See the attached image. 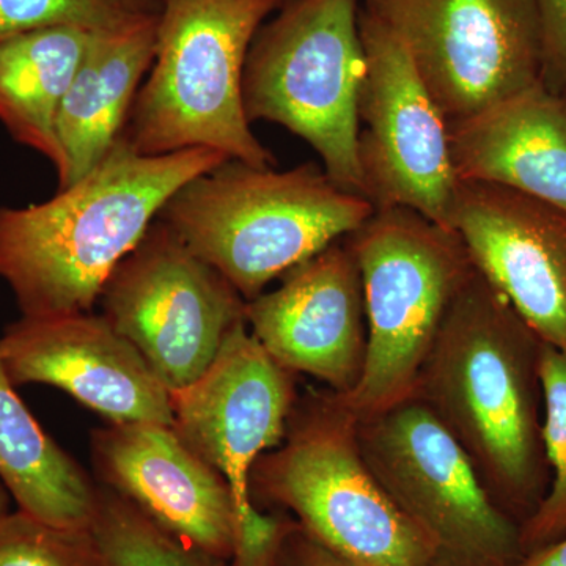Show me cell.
Returning a JSON list of instances; mask_svg holds the SVG:
<instances>
[{"label":"cell","mask_w":566,"mask_h":566,"mask_svg":"<svg viewBox=\"0 0 566 566\" xmlns=\"http://www.w3.org/2000/svg\"><path fill=\"white\" fill-rule=\"evenodd\" d=\"M542 348V338L475 270L447 312L415 394L463 447L495 504L523 523L551 479Z\"/></svg>","instance_id":"6da1fadb"},{"label":"cell","mask_w":566,"mask_h":566,"mask_svg":"<svg viewBox=\"0 0 566 566\" xmlns=\"http://www.w3.org/2000/svg\"><path fill=\"white\" fill-rule=\"evenodd\" d=\"M226 161L210 148L140 155L122 136L92 172L46 202L0 207V279L22 316L92 312L175 193Z\"/></svg>","instance_id":"7a4b0ae2"},{"label":"cell","mask_w":566,"mask_h":566,"mask_svg":"<svg viewBox=\"0 0 566 566\" xmlns=\"http://www.w3.org/2000/svg\"><path fill=\"white\" fill-rule=\"evenodd\" d=\"M374 212L316 164L279 172L229 159L182 186L158 219L249 303Z\"/></svg>","instance_id":"3957f363"},{"label":"cell","mask_w":566,"mask_h":566,"mask_svg":"<svg viewBox=\"0 0 566 566\" xmlns=\"http://www.w3.org/2000/svg\"><path fill=\"white\" fill-rule=\"evenodd\" d=\"M286 0H164L156 54L122 136L140 155L210 148L266 169L274 156L244 109L245 61Z\"/></svg>","instance_id":"277c9868"},{"label":"cell","mask_w":566,"mask_h":566,"mask_svg":"<svg viewBox=\"0 0 566 566\" xmlns=\"http://www.w3.org/2000/svg\"><path fill=\"white\" fill-rule=\"evenodd\" d=\"M249 493L359 566H436L433 547L365 461L357 417L331 390L297 398L281 444L253 463Z\"/></svg>","instance_id":"5b68a950"},{"label":"cell","mask_w":566,"mask_h":566,"mask_svg":"<svg viewBox=\"0 0 566 566\" xmlns=\"http://www.w3.org/2000/svg\"><path fill=\"white\" fill-rule=\"evenodd\" d=\"M363 275L367 356L352 392L357 419L415 397L424 360L475 268L455 230L409 208L375 210L345 237Z\"/></svg>","instance_id":"8992f818"},{"label":"cell","mask_w":566,"mask_h":566,"mask_svg":"<svg viewBox=\"0 0 566 566\" xmlns=\"http://www.w3.org/2000/svg\"><path fill=\"white\" fill-rule=\"evenodd\" d=\"M359 0H286L249 50V122H271L307 142L327 177L364 197L357 156L365 51Z\"/></svg>","instance_id":"52a82bcc"},{"label":"cell","mask_w":566,"mask_h":566,"mask_svg":"<svg viewBox=\"0 0 566 566\" xmlns=\"http://www.w3.org/2000/svg\"><path fill=\"white\" fill-rule=\"evenodd\" d=\"M360 450L436 566H516L521 524L495 504L463 447L412 397L357 419Z\"/></svg>","instance_id":"ba28073f"},{"label":"cell","mask_w":566,"mask_h":566,"mask_svg":"<svg viewBox=\"0 0 566 566\" xmlns=\"http://www.w3.org/2000/svg\"><path fill=\"white\" fill-rule=\"evenodd\" d=\"M98 303L169 392L200 378L245 319L232 283L159 219L115 268Z\"/></svg>","instance_id":"9c48e42d"},{"label":"cell","mask_w":566,"mask_h":566,"mask_svg":"<svg viewBox=\"0 0 566 566\" xmlns=\"http://www.w3.org/2000/svg\"><path fill=\"white\" fill-rule=\"evenodd\" d=\"M365 76L359 93L357 156L364 197L375 210L409 208L450 229L458 180L449 123L403 40L365 3L359 11Z\"/></svg>","instance_id":"30bf717a"},{"label":"cell","mask_w":566,"mask_h":566,"mask_svg":"<svg viewBox=\"0 0 566 566\" xmlns=\"http://www.w3.org/2000/svg\"><path fill=\"white\" fill-rule=\"evenodd\" d=\"M403 40L447 123L542 81L534 0H365Z\"/></svg>","instance_id":"8fae6325"},{"label":"cell","mask_w":566,"mask_h":566,"mask_svg":"<svg viewBox=\"0 0 566 566\" xmlns=\"http://www.w3.org/2000/svg\"><path fill=\"white\" fill-rule=\"evenodd\" d=\"M296 400L294 374L263 348L245 319L230 329L200 378L170 392L175 433L229 483L234 516L255 505L252 465L281 444Z\"/></svg>","instance_id":"7c38bea8"},{"label":"cell","mask_w":566,"mask_h":566,"mask_svg":"<svg viewBox=\"0 0 566 566\" xmlns=\"http://www.w3.org/2000/svg\"><path fill=\"white\" fill-rule=\"evenodd\" d=\"M449 226L476 273L543 344L566 352V211L504 186L458 181Z\"/></svg>","instance_id":"4fadbf2b"},{"label":"cell","mask_w":566,"mask_h":566,"mask_svg":"<svg viewBox=\"0 0 566 566\" xmlns=\"http://www.w3.org/2000/svg\"><path fill=\"white\" fill-rule=\"evenodd\" d=\"M11 385L59 387L112 423L172 427L170 392L103 315L22 316L0 337Z\"/></svg>","instance_id":"5bb4252c"},{"label":"cell","mask_w":566,"mask_h":566,"mask_svg":"<svg viewBox=\"0 0 566 566\" xmlns=\"http://www.w3.org/2000/svg\"><path fill=\"white\" fill-rule=\"evenodd\" d=\"M279 289L245 303L251 333L282 367L352 392L367 356L363 275L345 238L283 275Z\"/></svg>","instance_id":"9a60e30c"},{"label":"cell","mask_w":566,"mask_h":566,"mask_svg":"<svg viewBox=\"0 0 566 566\" xmlns=\"http://www.w3.org/2000/svg\"><path fill=\"white\" fill-rule=\"evenodd\" d=\"M103 486L186 545L229 564L234 502L229 483L172 427L112 423L92 438Z\"/></svg>","instance_id":"2e32d148"},{"label":"cell","mask_w":566,"mask_h":566,"mask_svg":"<svg viewBox=\"0 0 566 566\" xmlns=\"http://www.w3.org/2000/svg\"><path fill=\"white\" fill-rule=\"evenodd\" d=\"M458 181L504 186L566 211V96L542 81L450 123Z\"/></svg>","instance_id":"e0dca14e"},{"label":"cell","mask_w":566,"mask_h":566,"mask_svg":"<svg viewBox=\"0 0 566 566\" xmlns=\"http://www.w3.org/2000/svg\"><path fill=\"white\" fill-rule=\"evenodd\" d=\"M158 21L93 35L55 120L63 155L59 189L92 172L120 139L142 80L155 61Z\"/></svg>","instance_id":"ac0fdd59"},{"label":"cell","mask_w":566,"mask_h":566,"mask_svg":"<svg viewBox=\"0 0 566 566\" xmlns=\"http://www.w3.org/2000/svg\"><path fill=\"white\" fill-rule=\"evenodd\" d=\"M0 482L18 510L48 526L88 531L98 488L44 433L0 359Z\"/></svg>","instance_id":"d6986e66"},{"label":"cell","mask_w":566,"mask_h":566,"mask_svg":"<svg viewBox=\"0 0 566 566\" xmlns=\"http://www.w3.org/2000/svg\"><path fill=\"white\" fill-rule=\"evenodd\" d=\"M95 33L46 28L0 40V123L63 172L59 107Z\"/></svg>","instance_id":"ffe728a7"},{"label":"cell","mask_w":566,"mask_h":566,"mask_svg":"<svg viewBox=\"0 0 566 566\" xmlns=\"http://www.w3.org/2000/svg\"><path fill=\"white\" fill-rule=\"evenodd\" d=\"M88 534L104 566H227L170 535L106 486L98 488Z\"/></svg>","instance_id":"44dd1931"},{"label":"cell","mask_w":566,"mask_h":566,"mask_svg":"<svg viewBox=\"0 0 566 566\" xmlns=\"http://www.w3.org/2000/svg\"><path fill=\"white\" fill-rule=\"evenodd\" d=\"M539 381L543 447L551 479L542 504L521 524L524 556L566 535V352L543 344Z\"/></svg>","instance_id":"7402d4cb"},{"label":"cell","mask_w":566,"mask_h":566,"mask_svg":"<svg viewBox=\"0 0 566 566\" xmlns=\"http://www.w3.org/2000/svg\"><path fill=\"white\" fill-rule=\"evenodd\" d=\"M164 0H0V40L46 28L102 35L158 20Z\"/></svg>","instance_id":"603a6c76"},{"label":"cell","mask_w":566,"mask_h":566,"mask_svg":"<svg viewBox=\"0 0 566 566\" xmlns=\"http://www.w3.org/2000/svg\"><path fill=\"white\" fill-rule=\"evenodd\" d=\"M0 566H104L88 531L48 526L25 513L0 520Z\"/></svg>","instance_id":"cb8c5ba5"},{"label":"cell","mask_w":566,"mask_h":566,"mask_svg":"<svg viewBox=\"0 0 566 566\" xmlns=\"http://www.w3.org/2000/svg\"><path fill=\"white\" fill-rule=\"evenodd\" d=\"M296 521L279 513H264L253 505L234 516L233 553L227 566H275L283 539Z\"/></svg>","instance_id":"d4e9b609"},{"label":"cell","mask_w":566,"mask_h":566,"mask_svg":"<svg viewBox=\"0 0 566 566\" xmlns=\"http://www.w3.org/2000/svg\"><path fill=\"white\" fill-rule=\"evenodd\" d=\"M542 40V82L566 93V0H534Z\"/></svg>","instance_id":"484cf974"},{"label":"cell","mask_w":566,"mask_h":566,"mask_svg":"<svg viewBox=\"0 0 566 566\" xmlns=\"http://www.w3.org/2000/svg\"><path fill=\"white\" fill-rule=\"evenodd\" d=\"M275 566H359L319 545L300 524L283 539Z\"/></svg>","instance_id":"4316f807"},{"label":"cell","mask_w":566,"mask_h":566,"mask_svg":"<svg viewBox=\"0 0 566 566\" xmlns=\"http://www.w3.org/2000/svg\"><path fill=\"white\" fill-rule=\"evenodd\" d=\"M516 566H566V535L527 554Z\"/></svg>","instance_id":"83f0119b"},{"label":"cell","mask_w":566,"mask_h":566,"mask_svg":"<svg viewBox=\"0 0 566 566\" xmlns=\"http://www.w3.org/2000/svg\"><path fill=\"white\" fill-rule=\"evenodd\" d=\"M10 513V493L6 485L0 482V520H3Z\"/></svg>","instance_id":"f1b7e54d"},{"label":"cell","mask_w":566,"mask_h":566,"mask_svg":"<svg viewBox=\"0 0 566 566\" xmlns=\"http://www.w3.org/2000/svg\"><path fill=\"white\" fill-rule=\"evenodd\" d=\"M565 96H566V93H565Z\"/></svg>","instance_id":"f546056e"}]
</instances>
